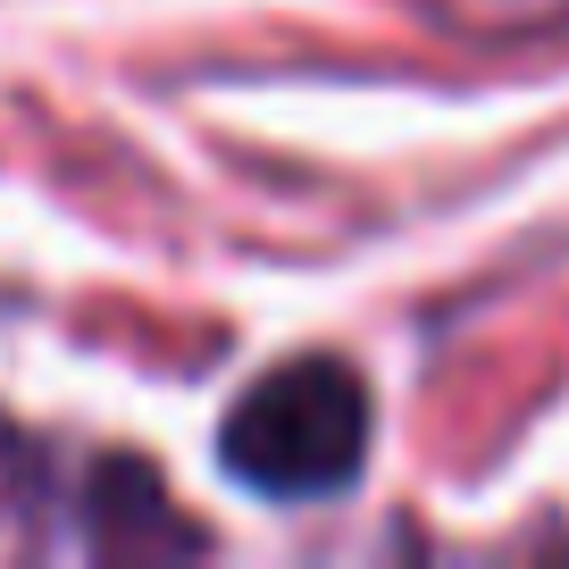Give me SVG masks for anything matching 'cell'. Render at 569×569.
<instances>
[{
	"instance_id": "1",
	"label": "cell",
	"mask_w": 569,
	"mask_h": 569,
	"mask_svg": "<svg viewBox=\"0 0 569 569\" xmlns=\"http://www.w3.org/2000/svg\"><path fill=\"white\" fill-rule=\"evenodd\" d=\"M369 461V386L343 360H284L227 410V469L268 502H327Z\"/></svg>"
},
{
	"instance_id": "2",
	"label": "cell",
	"mask_w": 569,
	"mask_h": 569,
	"mask_svg": "<svg viewBox=\"0 0 569 569\" xmlns=\"http://www.w3.org/2000/svg\"><path fill=\"white\" fill-rule=\"evenodd\" d=\"M569 0H461L469 26H528V18H561Z\"/></svg>"
}]
</instances>
